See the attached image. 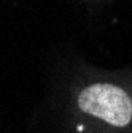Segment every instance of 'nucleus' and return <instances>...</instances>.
Listing matches in <instances>:
<instances>
[{"instance_id": "nucleus-1", "label": "nucleus", "mask_w": 132, "mask_h": 133, "mask_svg": "<svg viewBox=\"0 0 132 133\" xmlns=\"http://www.w3.org/2000/svg\"><path fill=\"white\" fill-rule=\"evenodd\" d=\"M132 127V95L76 54L62 56L37 114V133H119Z\"/></svg>"}, {"instance_id": "nucleus-2", "label": "nucleus", "mask_w": 132, "mask_h": 133, "mask_svg": "<svg viewBox=\"0 0 132 133\" xmlns=\"http://www.w3.org/2000/svg\"><path fill=\"white\" fill-rule=\"evenodd\" d=\"M78 11L81 10L88 19H94L97 14H100L113 0H67Z\"/></svg>"}]
</instances>
